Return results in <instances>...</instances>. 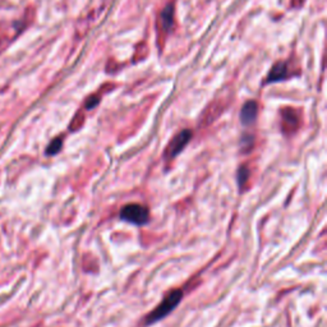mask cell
Returning <instances> with one entry per match:
<instances>
[{
	"label": "cell",
	"mask_w": 327,
	"mask_h": 327,
	"mask_svg": "<svg viewBox=\"0 0 327 327\" xmlns=\"http://www.w3.org/2000/svg\"><path fill=\"white\" fill-rule=\"evenodd\" d=\"M182 298L183 293L182 290L179 289L171 290L170 293H168V294L165 295V298L161 301V303H160L155 310L151 311L150 315L146 317V325H152L155 324V322L162 320L164 317H166L169 313L173 312V311L179 306Z\"/></svg>",
	"instance_id": "obj_1"
},
{
	"label": "cell",
	"mask_w": 327,
	"mask_h": 327,
	"mask_svg": "<svg viewBox=\"0 0 327 327\" xmlns=\"http://www.w3.org/2000/svg\"><path fill=\"white\" fill-rule=\"evenodd\" d=\"M120 218L133 225H143L150 218L148 209L139 204H129L121 207Z\"/></svg>",
	"instance_id": "obj_2"
},
{
	"label": "cell",
	"mask_w": 327,
	"mask_h": 327,
	"mask_svg": "<svg viewBox=\"0 0 327 327\" xmlns=\"http://www.w3.org/2000/svg\"><path fill=\"white\" fill-rule=\"evenodd\" d=\"M192 138V130L184 129L180 133H178L174 138L171 139V142L169 143L168 148H166L165 152V159L166 160H173L174 157H177L184 147L189 143Z\"/></svg>",
	"instance_id": "obj_3"
},
{
	"label": "cell",
	"mask_w": 327,
	"mask_h": 327,
	"mask_svg": "<svg viewBox=\"0 0 327 327\" xmlns=\"http://www.w3.org/2000/svg\"><path fill=\"white\" fill-rule=\"evenodd\" d=\"M257 112H258V107L256 101H248L243 105L240 110V121L243 125H252L257 119Z\"/></svg>",
	"instance_id": "obj_4"
},
{
	"label": "cell",
	"mask_w": 327,
	"mask_h": 327,
	"mask_svg": "<svg viewBox=\"0 0 327 327\" xmlns=\"http://www.w3.org/2000/svg\"><path fill=\"white\" fill-rule=\"evenodd\" d=\"M289 77V68H288V63L286 62H279L272 67V69L268 73V77L266 78V83L279 82V81H284Z\"/></svg>",
	"instance_id": "obj_5"
},
{
	"label": "cell",
	"mask_w": 327,
	"mask_h": 327,
	"mask_svg": "<svg viewBox=\"0 0 327 327\" xmlns=\"http://www.w3.org/2000/svg\"><path fill=\"white\" fill-rule=\"evenodd\" d=\"M160 21L162 24V30L168 32L173 27V21H174V8L171 4H169L161 13V17H160Z\"/></svg>",
	"instance_id": "obj_6"
},
{
	"label": "cell",
	"mask_w": 327,
	"mask_h": 327,
	"mask_svg": "<svg viewBox=\"0 0 327 327\" xmlns=\"http://www.w3.org/2000/svg\"><path fill=\"white\" fill-rule=\"evenodd\" d=\"M283 123H284V129H286V132H290V130H295L298 128V116L295 114V111L288 109L283 112Z\"/></svg>",
	"instance_id": "obj_7"
},
{
	"label": "cell",
	"mask_w": 327,
	"mask_h": 327,
	"mask_svg": "<svg viewBox=\"0 0 327 327\" xmlns=\"http://www.w3.org/2000/svg\"><path fill=\"white\" fill-rule=\"evenodd\" d=\"M236 178H238L239 188H243V186L247 183L248 178H249V169L247 166H240L238 170V174H236Z\"/></svg>",
	"instance_id": "obj_8"
},
{
	"label": "cell",
	"mask_w": 327,
	"mask_h": 327,
	"mask_svg": "<svg viewBox=\"0 0 327 327\" xmlns=\"http://www.w3.org/2000/svg\"><path fill=\"white\" fill-rule=\"evenodd\" d=\"M63 146V141L62 138H55L54 141H51V143L47 146L46 148V153L49 156H53V155H56V153L59 152L60 148Z\"/></svg>",
	"instance_id": "obj_9"
}]
</instances>
